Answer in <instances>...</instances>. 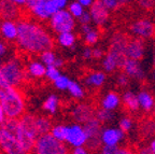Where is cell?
Masks as SVG:
<instances>
[{
    "label": "cell",
    "instance_id": "obj_1",
    "mask_svg": "<svg viewBox=\"0 0 155 154\" xmlns=\"http://www.w3.org/2000/svg\"><path fill=\"white\" fill-rule=\"evenodd\" d=\"M16 43L23 52L28 54H40L54 48V40L48 29L34 19H21Z\"/></svg>",
    "mask_w": 155,
    "mask_h": 154
},
{
    "label": "cell",
    "instance_id": "obj_2",
    "mask_svg": "<svg viewBox=\"0 0 155 154\" xmlns=\"http://www.w3.org/2000/svg\"><path fill=\"white\" fill-rule=\"evenodd\" d=\"M0 102L8 119L18 120L25 114L26 100L19 87L8 86L0 94Z\"/></svg>",
    "mask_w": 155,
    "mask_h": 154
},
{
    "label": "cell",
    "instance_id": "obj_3",
    "mask_svg": "<svg viewBox=\"0 0 155 154\" xmlns=\"http://www.w3.org/2000/svg\"><path fill=\"white\" fill-rule=\"evenodd\" d=\"M16 120L8 119L0 126V150L3 154H29L15 132Z\"/></svg>",
    "mask_w": 155,
    "mask_h": 154
},
{
    "label": "cell",
    "instance_id": "obj_4",
    "mask_svg": "<svg viewBox=\"0 0 155 154\" xmlns=\"http://www.w3.org/2000/svg\"><path fill=\"white\" fill-rule=\"evenodd\" d=\"M15 132L22 141L23 146L31 152L36 145L39 135L36 126V116L34 114H24L21 119L16 120Z\"/></svg>",
    "mask_w": 155,
    "mask_h": 154
},
{
    "label": "cell",
    "instance_id": "obj_5",
    "mask_svg": "<svg viewBox=\"0 0 155 154\" xmlns=\"http://www.w3.org/2000/svg\"><path fill=\"white\" fill-rule=\"evenodd\" d=\"M2 75L9 86L19 87L25 82L27 70L22 60L18 58H10L1 64Z\"/></svg>",
    "mask_w": 155,
    "mask_h": 154
},
{
    "label": "cell",
    "instance_id": "obj_6",
    "mask_svg": "<svg viewBox=\"0 0 155 154\" xmlns=\"http://www.w3.org/2000/svg\"><path fill=\"white\" fill-rule=\"evenodd\" d=\"M32 151L35 154H70L65 142L56 139L51 132L39 136Z\"/></svg>",
    "mask_w": 155,
    "mask_h": 154
},
{
    "label": "cell",
    "instance_id": "obj_7",
    "mask_svg": "<svg viewBox=\"0 0 155 154\" xmlns=\"http://www.w3.org/2000/svg\"><path fill=\"white\" fill-rule=\"evenodd\" d=\"M26 8L39 21H48L58 10L54 0H26Z\"/></svg>",
    "mask_w": 155,
    "mask_h": 154
},
{
    "label": "cell",
    "instance_id": "obj_8",
    "mask_svg": "<svg viewBox=\"0 0 155 154\" xmlns=\"http://www.w3.org/2000/svg\"><path fill=\"white\" fill-rule=\"evenodd\" d=\"M48 25L57 35L61 32H73V29L75 28V18L67 9H63L57 11L48 19Z\"/></svg>",
    "mask_w": 155,
    "mask_h": 154
},
{
    "label": "cell",
    "instance_id": "obj_9",
    "mask_svg": "<svg viewBox=\"0 0 155 154\" xmlns=\"http://www.w3.org/2000/svg\"><path fill=\"white\" fill-rule=\"evenodd\" d=\"M128 37L123 32H115L112 35L110 39L109 49H108V53H110L117 62H119L121 68L123 67L125 60L127 59L126 55V49L128 44Z\"/></svg>",
    "mask_w": 155,
    "mask_h": 154
},
{
    "label": "cell",
    "instance_id": "obj_10",
    "mask_svg": "<svg viewBox=\"0 0 155 154\" xmlns=\"http://www.w3.org/2000/svg\"><path fill=\"white\" fill-rule=\"evenodd\" d=\"M85 132L87 134V143L86 147L88 150L92 151H96V150L100 149L102 146L101 140H100V135H101L102 130V123L99 120H97L96 118H93L88 122L84 124Z\"/></svg>",
    "mask_w": 155,
    "mask_h": 154
},
{
    "label": "cell",
    "instance_id": "obj_11",
    "mask_svg": "<svg viewBox=\"0 0 155 154\" xmlns=\"http://www.w3.org/2000/svg\"><path fill=\"white\" fill-rule=\"evenodd\" d=\"M129 30L134 37L143 40H149L155 37V24L149 18L136 19L130 24Z\"/></svg>",
    "mask_w": 155,
    "mask_h": 154
},
{
    "label": "cell",
    "instance_id": "obj_12",
    "mask_svg": "<svg viewBox=\"0 0 155 154\" xmlns=\"http://www.w3.org/2000/svg\"><path fill=\"white\" fill-rule=\"evenodd\" d=\"M65 143L72 148L83 147L87 143V134L82 124L74 123L67 125V135Z\"/></svg>",
    "mask_w": 155,
    "mask_h": 154
},
{
    "label": "cell",
    "instance_id": "obj_13",
    "mask_svg": "<svg viewBox=\"0 0 155 154\" xmlns=\"http://www.w3.org/2000/svg\"><path fill=\"white\" fill-rule=\"evenodd\" d=\"M90 14L92 16V23L97 27L106 26L110 21V11L100 0H95L94 3L88 8Z\"/></svg>",
    "mask_w": 155,
    "mask_h": 154
},
{
    "label": "cell",
    "instance_id": "obj_14",
    "mask_svg": "<svg viewBox=\"0 0 155 154\" xmlns=\"http://www.w3.org/2000/svg\"><path fill=\"white\" fill-rule=\"evenodd\" d=\"M125 139V132L120 127H113V126H107L102 127L100 140L102 145L106 146H117Z\"/></svg>",
    "mask_w": 155,
    "mask_h": 154
},
{
    "label": "cell",
    "instance_id": "obj_15",
    "mask_svg": "<svg viewBox=\"0 0 155 154\" xmlns=\"http://www.w3.org/2000/svg\"><path fill=\"white\" fill-rule=\"evenodd\" d=\"M122 69L131 80H135L137 82H142L145 79V71L142 67L141 60L127 58Z\"/></svg>",
    "mask_w": 155,
    "mask_h": 154
},
{
    "label": "cell",
    "instance_id": "obj_16",
    "mask_svg": "<svg viewBox=\"0 0 155 154\" xmlns=\"http://www.w3.org/2000/svg\"><path fill=\"white\" fill-rule=\"evenodd\" d=\"M73 121L79 124H83L95 118V111L91 105L87 104H77L72 107L70 111Z\"/></svg>",
    "mask_w": 155,
    "mask_h": 154
},
{
    "label": "cell",
    "instance_id": "obj_17",
    "mask_svg": "<svg viewBox=\"0 0 155 154\" xmlns=\"http://www.w3.org/2000/svg\"><path fill=\"white\" fill-rule=\"evenodd\" d=\"M145 50H147L145 41L143 39L134 37L128 41L127 49H126V55H127V58L141 60L144 57Z\"/></svg>",
    "mask_w": 155,
    "mask_h": 154
},
{
    "label": "cell",
    "instance_id": "obj_18",
    "mask_svg": "<svg viewBox=\"0 0 155 154\" xmlns=\"http://www.w3.org/2000/svg\"><path fill=\"white\" fill-rule=\"evenodd\" d=\"M0 36L5 41H16L18 36V25L12 19L0 21Z\"/></svg>",
    "mask_w": 155,
    "mask_h": 154
},
{
    "label": "cell",
    "instance_id": "obj_19",
    "mask_svg": "<svg viewBox=\"0 0 155 154\" xmlns=\"http://www.w3.org/2000/svg\"><path fill=\"white\" fill-rule=\"evenodd\" d=\"M80 32L83 36L85 44L88 46H94L98 43L100 39V32L97 28H95L92 24L81 25Z\"/></svg>",
    "mask_w": 155,
    "mask_h": 154
},
{
    "label": "cell",
    "instance_id": "obj_20",
    "mask_svg": "<svg viewBox=\"0 0 155 154\" xmlns=\"http://www.w3.org/2000/svg\"><path fill=\"white\" fill-rule=\"evenodd\" d=\"M19 8L11 0H0V17L2 19H16L19 16Z\"/></svg>",
    "mask_w": 155,
    "mask_h": 154
},
{
    "label": "cell",
    "instance_id": "obj_21",
    "mask_svg": "<svg viewBox=\"0 0 155 154\" xmlns=\"http://www.w3.org/2000/svg\"><path fill=\"white\" fill-rule=\"evenodd\" d=\"M122 105V97L119 93L114 91H109L104 95L100 100V107L107 110L115 111Z\"/></svg>",
    "mask_w": 155,
    "mask_h": 154
},
{
    "label": "cell",
    "instance_id": "obj_22",
    "mask_svg": "<svg viewBox=\"0 0 155 154\" xmlns=\"http://www.w3.org/2000/svg\"><path fill=\"white\" fill-rule=\"evenodd\" d=\"M107 81V75L102 71H91L85 77V84L91 89H99L104 86Z\"/></svg>",
    "mask_w": 155,
    "mask_h": 154
},
{
    "label": "cell",
    "instance_id": "obj_23",
    "mask_svg": "<svg viewBox=\"0 0 155 154\" xmlns=\"http://www.w3.org/2000/svg\"><path fill=\"white\" fill-rule=\"evenodd\" d=\"M122 105L126 110L130 112H137L140 109L138 96L133 91H125L122 95Z\"/></svg>",
    "mask_w": 155,
    "mask_h": 154
},
{
    "label": "cell",
    "instance_id": "obj_24",
    "mask_svg": "<svg viewBox=\"0 0 155 154\" xmlns=\"http://www.w3.org/2000/svg\"><path fill=\"white\" fill-rule=\"evenodd\" d=\"M137 96H138L140 109H142L144 112H149V111H152L154 109L155 99L150 92L143 89V91H140L137 93Z\"/></svg>",
    "mask_w": 155,
    "mask_h": 154
},
{
    "label": "cell",
    "instance_id": "obj_25",
    "mask_svg": "<svg viewBox=\"0 0 155 154\" xmlns=\"http://www.w3.org/2000/svg\"><path fill=\"white\" fill-rule=\"evenodd\" d=\"M27 73L31 78L35 79H41V78L45 77L46 72V66L42 63L41 60H31L30 63L28 64L26 68Z\"/></svg>",
    "mask_w": 155,
    "mask_h": 154
},
{
    "label": "cell",
    "instance_id": "obj_26",
    "mask_svg": "<svg viewBox=\"0 0 155 154\" xmlns=\"http://www.w3.org/2000/svg\"><path fill=\"white\" fill-rule=\"evenodd\" d=\"M57 43L64 49H72L77 43V36L73 32H61L57 35Z\"/></svg>",
    "mask_w": 155,
    "mask_h": 154
},
{
    "label": "cell",
    "instance_id": "obj_27",
    "mask_svg": "<svg viewBox=\"0 0 155 154\" xmlns=\"http://www.w3.org/2000/svg\"><path fill=\"white\" fill-rule=\"evenodd\" d=\"M43 110L48 114H56L59 108V97L55 94H51L46 97V99L43 101Z\"/></svg>",
    "mask_w": 155,
    "mask_h": 154
},
{
    "label": "cell",
    "instance_id": "obj_28",
    "mask_svg": "<svg viewBox=\"0 0 155 154\" xmlns=\"http://www.w3.org/2000/svg\"><path fill=\"white\" fill-rule=\"evenodd\" d=\"M101 67L106 73H112L114 72L117 68H121L119 62L113 57L110 53L107 52V54L104 56L101 60Z\"/></svg>",
    "mask_w": 155,
    "mask_h": 154
},
{
    "label": "cell",
    "instance_id": "obj_29",
    "mask_svg": "<svg viewBox=\"0 0 155 154\" xmlns=\"http://www.w3.org/2000/svg\"><path fill=\"white\" fill-rule=\"evenodd\" d=\"M115 112L111 110H107V109H104L100 107L99 109H97L95 111V118L97 120H99L102 124H107V123H111L114 121L115 119Z\"/></svg>",
    "mask_w": 155,
    "mask_h": 154
},
{
    "label": "cell",
    "instance_id": "obj_30",
    "mask_svg": "<svg viewBox=\"0 0 155 154\" xmlns=\"http://www.w3.org/2000/svg\"><path fill=\"white\" fill-rule=\"evenodd\" d=\"M36 126L38 129L39 135H43V134H48L51 132L52 125L50 119H48L46 116H36Z\"/></svg>",
    "mask_w": 155,
    "mask_h": 154
},
{
    "label": "cell",
    "instance_id": "obj_31",
    "mask_svg": "<svg viewBox=\"0 0 155 154\" xmlns=\"http://www.w3.org/2000/svg\"><path fill=\"white\" fill-rule=\"evenodd\" d=\"M68 92H69L70 96L74 99H82L85 96V92L83 86L80 83L74 81H71L70 85L68 87Z\"/></svg>",
    "mask_w": 155,
    "mask_h": 154
},
{
    "label": "cell",
    "instance_id": "obj_32",
    "mask_svg": "<svg viewBox=\"0 0 155 154\" xmlns=\"http://www.w3.org/2000/svg\"><path fill=\"white\" fill-rule=\"evenodd\" d=\"M67 10L69 11V12H70V14L72 15V16L74 17L75 19L80 18V17L83 15V13L86 11V10H85V8L83 7L82 5H80V3L78 2L77 0L69 2Z\"/></svg>",
    "mask_w": 155,
    "mask_h": 154
},
{
    "label": "cell",
    "instance_id": "obj_33",
    "mask_svg": "<svg viewBox=\"0 0 155 154\" xmlns=\"http://www.w3.org/2000/svg\"><path fill=\"white\" fill-rule=\"evenodd\" d=\"M104 5H106L110 11H116L120 8L127 5L133 1V0H100Z\"/></svg>",
    "mask_w": 155,
    "mask_h": 154
},
{
    "label": "cell",
    "instance_id": "obj_34",
    "mask_svg": "<svg viewBox=\"0 0 155 154\" xmlns=\"http://www.w3.org/2000/svg\"><path fill=\"white\" fill-rule=\"evenodd\" d=\"M56 139L61 140V141L65 142L66 135H67V125H63V124H57L52 127L51 132H50Z\"/></svg>",
    "mask_w": 155,
    "mask_h": 154
},
{
    "label": "cell",
    "instance_id": "obj_35",
    "mask_svg": "<svg viewBox=\"0 0 155 154\" xmlns=\"http://www.w3.org/2000/svg\"><path fill=\"white\" fill-rule=\"evenodd\" d=\"M53 83H54V86H55L58 91H68V87L70 85L71 80L68 75H61Z\"/></svg>",
    "mask_w": 155,
    "mask_h": 154
},
{
    "label": "cell",
    "instance_id": "obj_36",
    "mask_svg": "<svg viewBox=\"0 0 155 154\" xmlns=\"http://www.w3.org/2000/svg\"><path fill=\"white\" fill-rule=\"evenodd\" d=\"M57 59V56L52 50H48L43 53L40 54V60L48 67V66L55 65V62Z\"/></svg>",
    "mask_w": 155,
    "mask_h": 154
},
{
    "label": "cell",
    "instance_id": "obj_37",
    "mask_svg": "<svg viewBox=\"0 0 155 154\" xmlns=\"http://www.w3.org/2000/svg\"><path fill=\"white\" fill-rule=\"evenodd\" d=\"M119 127L123 130L124 132H129L134 127V121L130 116H123L119 121Z\"/></svg>",
    "mask_w": 155,
    "mask_h": 154
},
{
    "label": "cell",
    "instance_id": "obj_38",
    "mask_svg": "<svg viewBox=\"0 0 155 154\" xmlns=\"http://www.w3.org/2000/svg\"><path fill=\"white\" fill-rule=\"evenodd\" d=\"M61 75V69H59V68H57L56 66L53 65V66H48V67H46L45 78L48 80V81L54 82Z\"/></svg>",
    "mask_w": 155,
    "mask_h": 154
},
{
    "label": "cell",
    "instance_id": "obj_39",
    "mask_svg": "<svg viewBox=\"0 0 155 154\" xmlns=\"http://www.w3.org/2000/svg\"><path fill=\"white\" fill-rule=\"evenodd\" d=\"M130 80H131L130 78L123 71V72L119 73V75H116L115 83L119 87H127L130 84Z\"/></svg>",
    "mask_w": 155,
    "mask_h": 154
},
{
    "label": "cell",
    "instance_id": "obj_40",
    "mask_svg": "<svg viewBox=\"0 0 155 154\" xmlns=\"http://www.w3.org/2000/svg\"><path fill=\"white\" fill-rule=\"evenodd\" d=\"M142 130L147 136H152L155 134V122L154 121H149V122L144 123V125L142 127Z\"/></svg>",
    "mask_w": 155,
    "mask_h": 154
},
{
    "label": "cell",
    "instance_id": "obj_41",
    "mask_svg": "<svg viewBox=\"0 0 155 154\" xmlns=\"http://www.w3.org/2000/svg\"><path fill=\"white\" fill-rule=\"evenodd\" d=\"M119 147L117 146H106L102 145L99 149L100 154H116L117 153Z\"/></svg>",
    "mask_w": 155,
    "mask_h": 154
},
{
    "label": "cell",
    "instance_id": "obj_42",
    "mask_svg": "<svg viewBox=\"0 0 155 154\" xmlns=\"http://www.w3.org/2000/svg\"><path fill=\"white\" fill-rule=\"evenodd\" d=\"M137 3L138 5L143 10H147V11H150L154 7V1L153 0H137Z\"/></svg>",
    "mask_w": 155,
    "mask_h": 154
},
{
    "label": "cell",
    "instance_id": "obj_43",
    "mask_svg": "<svg viewBox=\"0 0 155 154\" xmlns=\"http://www.w3.org/2000/svg\"><path fill=\"white\" fill-rule=\"evenodd\" d=\"M81 56H82V58L84 60L93 59V48H92V46H88V45L85 46V48L82 50Z\"/></svg>",
    "mask_w": 155,
    "mask_h": 154
},
{
    "label": "cell",
    "instance_id": "obj_44",
    "mask_svg": "<svg viewBox=\"0 0 155 154\" xmlns=\"http://www.w3.org/2000/svg\"><path fill=\"white\" fill-rule=\"evenodd\" d=\"M78 22L80 23V25H87V24H92V16L90 14V11H85L83 13V15L78 18Z\"/></svg>",
    "mask_w": 155,
    "mask_h": 154
},
{
    "label": "cell",
    "instance_id": "obj_45",
    "mask_svg": "<svg viewBox=\"0 0 155 154\" xmlns=\"http://www.w3.org/2000/svg\"><path fill=\"white\" fill-rule=\"evenodd\" d=\"M104 54V49L101 48H93V59H102Z\"/></svg>",
    "mask_w": 155,
    "mask_h": 154
},
{
    "label": "cell",
    "instance_id": "obj_46",
    "mask_svg": "<svg viewBox=\"0 0 155 154\" xmlns=\"http://www.w3.org/2000/svg\"><path fill=\"white\" fill-rule=\"evenodd\" d=\"M70 154H90V150L86 146L83 147H75L72 148V150L70 151Z\"/></svg>",
    "mask_w": 155,
    "mask_h": 154
},
{
    "label": "cell",
    "instance_id": "obj_47",
    "mask_svg": "<svg viewBox=\"0 0 155 154\" xmlns=\"http://www.w3.org/2000/svg\"><path fill=\"white\" fill-rule=\"evenodd\" d=\"M8 86H9V85L7 84V82H5V78H3L2 69H1V64H0V94H1Z\"/></svg>",
    "mask_w": 155,
    "mask_h": 154
},
{
    "label": "cell",
    "instance_id": "obj_48",
    "mask_svg": "<svg viewBox=\"0 0 155 154\" xmlns=\"http://www.w3.org/2000/svg\"><path fill=\"white\" fill-rule=\"evenodd\" d=\"M56 7L58 8V10H63L68 8V5H69V0H54Z\"/></svg>",
    "mask_w": 155,
    "mask_h": 154
},
{
    "label": "cell",
    "instance_id": "obj_49",
    "mask_svg": "<svg viewBox=\"0 0 155 154\" xmlns=\"http://www.w3.org/2000/svg\"><path fill=\"white\" fill-rule=\"evenodd\" d=\"M8 54V46L7 44L0 39V59L3 58Z\"/></svg>",
    "mask_w": 155,
    "mask_h": 154
},
{
    "label": "cell",
    "instance_id": "obj_50",
    "mask_svg": "<svg viewBox=\"0 0 155 154\" xmlns=\"http://www.w3.org/2000/svg\"><path fill=\"white\" fill-rule=\"evenodd\" d=\"M116 154H137L134 150L129 149V148H126V147H123V148H119L117 150V153Z\"/></svg>",
    "mask_w": 155,
    "mask_h": 154
},
{
    "label": "cell",
    "instance_id": "obj_51",
    "mask_svg": "<svg viewBox=\"0 0 155 154\" xmlns=\"http://www.w3.org/2000/svg\"><path fill=\"white\" fill-rule=\"evenodd\" d=\"M7 120H8V118L5 113V110H3L2 105H1V102H0V126L2 125L3 123H5Z\"/></svg>",
    "mask_w": 155,
    "mask_h": 154
},
{
    "label": "cell",
    "instance_id": "obj_52",
    "mask_svg": "<svg viewBox=\"0 0 155 154\" xmlns=\"http://www.w3.org/2000/svg\"><path fill=\"white\" fill-rule=\"evenodd\" d=\"M77 1L86 9V8H91V5L94 3L95 0H77Z\"/></svg>",
    "mask_w": 155,
    "mask_h": 154
},
{
    "label": "cell",
    "instance_id": "obj_53",
    "mask_svg": "<svg viewBox=\"0 0 155 154\" xmlns=\"http://www.w3.org/2000/svg\"><path fill=\"white\" fill-rule=\"evenodd\" d=\"M137 154H154V153L151 151V149L149 147H144V148H141Z\"/></svg>",
    "mask_w": 155,
    "mask_h": 154
},
{
    "label": "cell",
    "instance_id": "obj_54",
    "mask_svg": "<svg viewBox=\"0 0 155 154\" xmlns=\"http://www.w3.org/2000/svg\"><path fill=\"white\" fill-rule=\"evenodd\" d=\"M64 64H65V62H64V59L63 58H61V57H57V59H56V62H55V65L54 66H56L57 68H63L64 67Z\"/></svg>",
    "mask_w": 155,
    "mask_h": 154
},
{
    "label": "cell",
    "instance_id": "obj_55",
    "mask_svg": "<svg viewBox=\"0 0 155 154\" xmlns=\"http://www.w3.org/2000/svg\"><path fill=\"white\" fill-rule=\"evenodd\" d=\"M12 2H14L18 7H23V5H26V0H11Z\"/></svg>",
    "mask_w": 155,
    "mask_h": 154
},
{
    "label": "cell",
    "instance_id": "obj_56",
    "mask_svg": "<svg viewBox=\"0 0 155 154\" xmlns=\"http://www.w3.org/2000/svg\"><path fill=\"white\" fill-rule=\"evenodd\" d=\"M149 148L151 149V151L153 152V153L155 154V138H153L152 140H151L150 142V146H149Z\"/></svg>",
    "mask_w": 155,
    "mask_h": 154
},
{
    "label": "cell",
    "instance_id": "obj_57",
    "mask_svg": "<svg viewBox=\"0 0 155 154\" xmlns=\"http://www.w3.org/2000/svg\"><path fill=\"white\" fill-rule=\"evenodd\" d=\"M152 78H153V80L155 81V66H154V69H153V71H152Z\"/></svg>",
    "mask_w": 155,
    "mask_h": 154
},
{
    "label": "cell",
    "instance_id": "obj_58",
    "mask_svg": "<svg viewBox=\"0 0 155 154\" xmlns=\"http://www.w3.org/2000/svg\"><path fill=\"white\" fill-rule=\"evenodd\" d=\"M153 65L155 66V48H154V55H153Z\"/></svg>",
    "mask_w": 155,
    "mask_h": 154
},
{
    "label": "cell",
    "instance_id": "obj_59",
    "mask_svg": "<svg viewBox=\"0 0 155 154\" xmlns=\"http://www.w3.org/2000/svg\"><path fill=\"white\" fill-rule=\"evenodd\" d=\"M153 1H154V2H155V0H153Z\"/></svg>",
    "mask_w": 155,
    "mask_h": 154
}]
</instances>
